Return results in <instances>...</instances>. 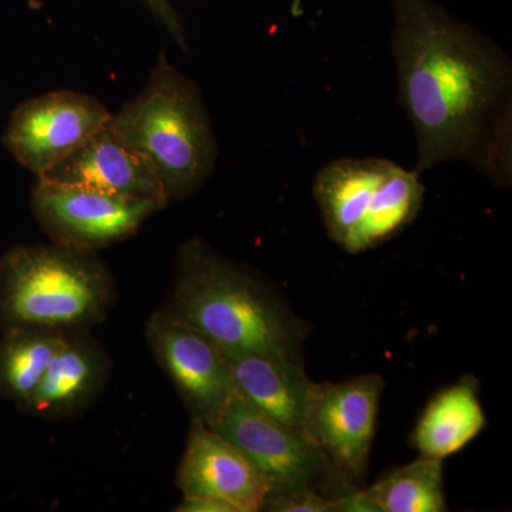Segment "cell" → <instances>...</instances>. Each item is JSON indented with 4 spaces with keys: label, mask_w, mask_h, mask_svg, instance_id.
I'll return each mask as SVG.
<instances>
[{
    "label": "cell",
    "mask_w": 512,
    "mask_h": 512,
    "mask_svg": "<svg viewBox=\"0 0 512 512\" xmlns=\"http://www.w3.org/2000/svg\"><path fill=\"white\" fill-rule=\"evenodd\" d=\"M424 192L416 170H406L392 161L377 185L365 220L343 249L349 254H362L399 235L419 215Z\"/></svg>",
    "instance_id": "cell-16"
},
{
    "label": "cell",
    "mask_w": 512,
    "mask_h": 512,
    "mask_svg": "<svg viewBox=\"0 0 512 512\" xmlns=\"http://www.w3.org/2000/svg\"><path fill=\"white\" fill-rule=\"evenodd\" d=\"M365 494L375 512L446 511L443 460L420 456L384 474Z\"/></svg>",
    "instance_id": "cell-18"
},
{
    "label": "cell",
    "mask_w": 512,
    "mask_h": 512,
    "mask_svg": "<svg viewBox=\"0 0 512 512\" xmlns=\"http://www.w3.org/2000/svg\"><path fill=\"white\" fill-rule=\"evenodd\" d=\"M392 160L380 157H345L330 161L319 171L313 194L329 237L345 248L365 220L377 185Z\"/></svg>",
    "instance_id": "cell-13"
},
{
    "label": "cell",
    "mask_w": 512,
    "mask_h": 512,
    "mask_svg": "<svg viewBox=\"0 0 512 512\" xmlns=\"http://www.w3.org/2000/svg\"><path fill=\"white\" fill-rule=\"evenodd\" d=\"M37 221L55 244L93 252L133 235L163 207L90 188L37 180L32 191Z\"/></svg>",
    "instance_id": "cell-7"
},
{
    "label": "cell",
    "mask_w": 512,
    "mask_h": 512,
    "mask_svg": "<svg viewBox=\"0 0 512 512\" xmlns=\"http://www.w3.org/2000/svg\"><path fill=\"white\" fill-rule=\"evenodd\" d=\"M382 392L379 375L313 386L306 434L355 483L366 474Z\"/></svg>",
    "instance_id": "cell-8"
},
{
    "label": "cell",
    "mask_w": 512,
    "mask_h": 512,
    "mask_svg": "<svg viewBox=\"0 0 512 512\" xmlns=\"http://www.w3.org/2000/svg\"><path fill=\"white\" fill-rule=\"evenodd\" d=\"M485 414L473 376L434 394L412 434L420 456L444 460L463 450L484 430Z\"/></svg>",
    "instance_id": "cell-14"
},
{
    "label": "cell",
    "mask_w": 512,
    "mask_h": 512,
    "mask_svg": "<svg viewBox=\"0 0 512 512\" xmlns=\"http://www.w3.org/2000/svg\"><path fill=\"white\" fill-rule=\"evenodd\" d=\"M141 2L156 16L158 22L167 30L168 35L177 43V46L184 53H188L190 46H188L187 35H185L183 20L171 5L170 0H141Z\"/></svg>",
    "instance_id": "cell-20"
},
{
    "label": "cell",
    "mask_w": 512,
    "mask_h": 512,
    "mask_svg": "<svg viewBox=\"0 0 512 512\" xmlns=\"http://www.w3.org/2000/svg\"><path fill=\"white\" fill-rule=\"evenodd\" d=\"M181 512H234L229 505L221 501L204 497H183V503L178 505Z\"/></svg>",
    "instance_id": "cell-21"
},
{
    "label": "cell",
    "mask_w": 512,
    "mask_h": 512,
    "mask_svg": "<svg viewBox=\"0 0 512 512\" xmlns=\"http://www.w3.org/2000/svg\"><path fill=\"white\" fill-rule=\"evenodd\" d=\"M148 339L194 421L211 427L235 393L225 353L165 311L151 318Z\"/></svg>",
    "instance_id": "cell-9"
},
{
    "label": "cell",
    "mask_w": 512,
    "mask_h": 512,
    "mask_svg": "<svg viewBox=\"0 0 512 512\" xmlns=\"http://www.w3.org/2000/svg\"><path fill=\"white\" fill-rule=\"evenodd\" d=\"M225 356L235 392L242 399L306 434V416L315 383L306 376L303 362L264 353Z\"/></svg>",
    "instance_id": "cell-12"
},
{
    "label": "cell",
    "mask_w": 512,
    "mask_h": 512,
    "mask_svg": "<svg viewBox=\"0 0 512 512\" xmlns=\"http://www.w3.org/2000/svg\"><path fill=\"white\" fill-rule=\"evenodd\" d=\"M92 254L59 244L10 249L0 258V319L62 332L97 322L110 279Z\"/></svg>",
    "instance_id": "cell-4"
},
{
    "label": "cell",
    "mask_w": 512,
    "mask_h": 512,
    "mask_svg": "<svg viewBox=\"0 0 512 512\" xmlns=\"http://www.w3.org/2000/svg\"><path fill=\"white\" fill-rule=\"evenodd\" d=\"M210 429L248 458L271 484V493L319 491L336 501L338 511V501L359 488L305 433L256 409L237 392Z\"/></svg>",
    "instance_id": "cell-5"
},
{
    "label": "cell",
    "mask_w": 512,
    "mask_h": 512,
    "mask_svg": "<svg viewBox=\"0 0 512 512\" xmlns=\"http://www.w3.org/2000/svg\"><path fill=\"white\" fill-rule=\"evenodd\" d=\"M110 119V110L97 97L56 90L20 103L10 114L2 141L10 156L40 177Z\"/></svg>",
    "instance_id": "cell-6"
},
{
    "label": "cell",
    "mask_w": 512,
    "mask_h": 512,
    "mask_svg": "<svg viewBox=\"0 0 512 512\" xmlns=\"http://www.w3.org/2000/svg\"><path fill=\"white\" fill-rule=\"evenodd\" d=\"M184 497H204L234 512L264 510L271 484L248 458L200 421H194L177 477Z\"/></svg>",
    "instance_id": "cell-10"
},
{
    "label": "cell",
    "mask_w": 512,
    "mask_h": 512,
    "mask_svg": "<svg viewBox=\"0 0 512 512\" xmlns=\"http://www.w3.org/2000/svg\"><path fill=\"white\" fill-rule=\"evenodd\" d=\"M36 180L153 201L163 208L170 202L150 161L123 143L109 124Z\"/></svg>",
    "instance_id": "cell-11"
},
{
    "label": "cell",
    "mask_w": 512,
    "mask_h": 512,
    "mask_svg": "<svg viewBox=\"0 0 512 512\" xmlns=\"http://www.w3.org/2000/svg\"><path fill=\"white\" fill-rule=\"evenodd\" d=\"M168 315L225 353H264L302 360L301 320L278 295L200 238L178 251Z\"/></svg>",
    "instance_id": "cell-2"
},
{
    "label": "cell",
    "mask_w": 512,
    "mask_h": 512,
    "mask_svg": "<svg viewBox=\"0 0 512 512\" xmlns=\"http://www.w3.org/2000/svg\"><path fill=\"white\" fill-rule=\"evenodd\" d=\"M390 50L417 173L458 161L510 188L512 62L503 47L433 0H393Z\"/></svg>",
    "instance_id": "cell-1"
},
{
    "label": "cell",
    "mask_w": 512,
    "mask_h": 512,
    "mask_svg": "<svg viewBox=\"0 0 512 512\" xmlns=\"http://www.w3.org/2000/svg\"><path fill=\"white\" fill-rule=\"evenodd\" d=\"M103 375V359L94 346L66 336L39 386L23 406L26 412L46 419L67 416L92 399Z\"/></svg>",
    "instance_id": "cell-15"
},
{
    "label": "cell",
    "mask_w": 512,
    "mask_h": 512,
    "mask_svg": "<svg viewBox=\"0 0 512 512\" xmlns=\"http://www.w3.org/2000/svg\"><path fill=\"white\" fill-rule=\"evenodd\" d=\"M109 128L147 158L167 200H184L214 174L218 148L214 127L197 84L160 52L146 86L111 114Z\"/></svg>",
    "instance_id": "cell-3"
},
{
    "label": "cell",
    "mask_w": 512,
    "mask_h": 512,
    "mask_svg": "<svg viewBox=\"0 0 512 512\" xmlns=\"http://www.w3.org/2000/svg\"><path fill=\"white\" fill-rule=\"evenodd\" d=\"M274 512H338L336 501L315 490L271 493L266 498L264 510Z\"/></svg>",
    "instance_id": "cell-19"
},
{
    "label": "cell",
    "mask_w": 512,
    "mask_h": 512,
    "mask_svg": "<svg viewBox=\"0 0 512 512\" xmlns=\"http://www.w3.org/2000/svg\"><path fill=\"white\" fill-rule=\"evenodd\" d=\"M64 340L62 330L10 326L0 342V394L25 403Z\"/></svg>",
    "instance_id": "cell-17"
}]
</instances>
